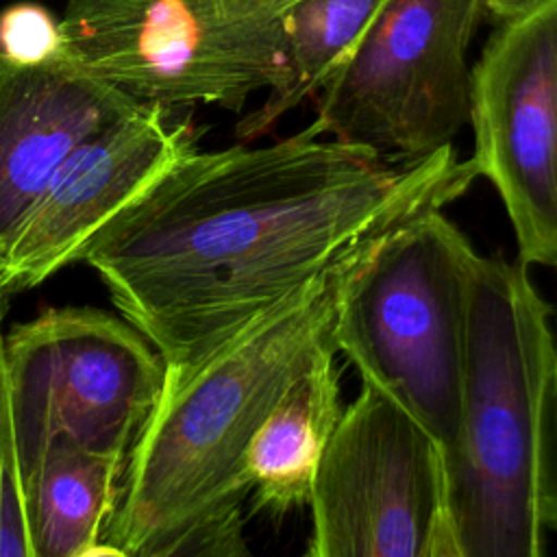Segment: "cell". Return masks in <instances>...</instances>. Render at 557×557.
I'll use <instances>...</instances> for the list:
<instances>
[{
    "label": "cell",
    "mask_w": 557,
    "mask_h": 557,
    "mask_svg": "<svg viewBox=\"0 0 557 557\" xmlns=\"http://www.w3.org/2000/svg\"><path fill=\"white\" fill-rule=\"evenodd\" d=\"M476 178L453 146L385 161L309 128L255 148H196L109 220L81 261L165 372L181 374Z\"/></svg>",
    "instance_id": "1"
},
{
    "label": "cell",
    "mask_w": 557,
    "mask_h": 557,
    "mask_svg": "<svg viewBox=\"0 0 557 557\" xmlns=\"http://www.w3.org/2000/svg\"><path fill=\"white\" fill-rule=\"evenodd\" d=\"M366 246L200 366L165 372L126 455L104 542L139 557L218 507L244 500L246 455L259 426L296 379L337 355L339 289Z\"/></svg>",
    "instance_id": "2"
},
{
    "label": "cell",
    "mask_w": 557,
    "mask_h": 557,
    "mask_svg": "<svg viewBox=\"0 0 557 557\" xmlns=\"http://www.w3.org/2000/svg\"><path fill=\"white\" fill-rule=\"evenodd\" d=\"M550 357V307L529 265L476 252L457 440L442 459L444 511L461 557H544L540 442Z\"/></svg>",
    "instance_id": "3"
},
{
    "label": "cell",
    "mask_w": 557,
    "mask_h": 557,
    "mask_svg": "<svg viewBox=\"0 0 557 557\" xmlns=\"http://www.w3.org/2000/svg\"><path fill=\"white\" fill-rule=\"evenodd\" d=\"M476 257L444 209L411 215L350 263L335 309V348L361 383L400 407L446 459L457 440Z\"/></svg>",
    "instance_id": "4"
},
{
    "label": "cell",
    "mask_w": 557,
    "mask_h": 557,
    "mask_svg": "<svg viewBox=\"0 0 557 557\" xmlns=\"http://www.w3.org/2000/svg\"><path fill=\"white\" fill-rule=\"evenodd\" d=\"M294 0H65L63 54L131 100L242 111L289 85Z\"/></svg>",
    "instance_id": "5"
},
{
    "label": "cell",
    "mask_w": 557,
    "mask_h": 557,
    "mask_svg": "<svg viewBox=\"0 0 557 557\" xmlns=\"http://www.w3.org/2000/svg\"><path fill=\"white\" fill-rule=\"evenodd\" d=\"M4 363L22 479L57 444L126 461L165 376L131 322L94 307L44 309L13 326Z\"/></svg>",
    "instance_id": "6"
},
{
    "label": "cell",
    "mask_w": 557,
    "mask_h": 557,
    "mask_svg": "<svg viewBox=\"0 0 557 557\" xmlns=\"http://www.w3.org/2000/svg\"><path fill=\"white\" fill-rule=\"evenodd\" d=\"M479 0H387L307 126L385 161H420L470 122L468 50Z\"/></svg>",
    "instance_id": "7"
},
{
    "label": "cell",
    "mask_w": 557,
    "mask_h": 557,
    "mask_svg": "<svg viewBox=\"0 0 557 557\" xmlns=\"http://www.w3.org/2000/svg\"><path fill=\"white\" fill-rule=\"evenodd\" d=\"M307 557H426L444 509L435 442L361 385L322 455Z\"/></svg>",
    "instance_id": "8"
},
{
    "label": "cell",
    "mask_w": 557,
    "mask_h": 557,
    "mask_svg": "<svg viewBox=\"0 0 557 557\" xmlns=\"http://www.w3.org/2000/svg\"><path fill=\"white\" fill-rule=\"evenodd\" d=\"M472 165L509 218L518 259L557 270V0L500 22L472 67Z\"/></svg>",
    "instance_id": "9"
},
{
    "label": "cell",
    "mask_w": 557,
    "mask_h": 557,
    "mask_svg": "<svg viewBox=\"0 0 557 557\" xmlns=\"http://www.w3.org/2000/svg\"><path fill=\"white\" fill-rule=\"evenodd\" d=\"M189 122L141 107L83 144L52 178L0 259V289L15 294L81 261L89 242L181 157L196 150Z\"/></svg>",
    "instance_id": "10"
},
{
    "label": "cell",
    "mask_w": 557,
    "mask_h": 557,
    "mask_svg": "<svg viewBox=\"0 0 557 557\" xmlns=\"http://www.w3.org/2000/svg\"><path fill=\"white\" fill-rule=\"evenodd\" d=\"M141 107L63 52L35 65L0 59V259L67 159Z\"/></svg>",
    "instance_id": "11"
},
{
    "label": "cell",
    "mask_w": 557,
    "mask_h": 557,
    "mask_svg": "<svg viewBox=\"0 0 557 557\" xmlns=\"http://www.w3.org/2000/svg\"><path fill=\"white\" fill-rule=\"evenodd\" d=\"M344 416L335 355L315 361L281 396L246 455L255 509L272 518L309 505L322 455Z\"/></svg>",
    "instance_id": "12"
},
{
    "label": "cell",
    "mask_w": 557,
    "mask_h": 557,
    "mask_svg": "<svg viewBox=\"0 0 557 557\" xmlns=\"http://www.w3.org/2000/svg\"><path fill=\"white\" fill-rule=\"evenodd\" d=\"M124 461L70 444L48 448L22 479L33 557H76L115 507Z\"/></svg>",
    "instance_id": "13"
},
{
    "label": "cell",
    "mask_w": 557,
    "mask_h": 557,
    "mask_svg": "<svg viewBox=\"0 0 557 557\" xmlns=\"http://www.w3.org/2000/svg\"><path fill=\"white\" fill-rule=\"evenodd\" d=\"M387 0H294L285 13L289 85L248 113L237 135L257 139L320 89L348 61Z\"/></svg>",
    "instance_id": "14"
},
{
    "label": "cell",
    "mask_w": 557,
    "mask_h": 557,
    "mask_svg": "<svg viewBox=\"0 0 557 557\" xmlns=\"http://www.w3.org/2000/svg\"><path fill=\"white\" fill-rule=\"evenodd\" d=\"M7 305L9 294L0 289V557H33L4 363Z\"/></svg>",
    "instance_id": "15"
},
{
    "label": "cell",
    "mask_w": 557,
    "mask_h": 557,
    "mask_svg": "<svg viewBox=\"0 0 557 557\" xmlns=\"http://www.w3.org/2000/svg\"><path fill=\"white\" fill-rule=\"evenodd\" d=\"M139 557H252L244 535L242 503H228Z\"/></svg>",
    "instance_id": "16"
},
{
    "label": "cell",
    "mask_w": 557,
    "mask_h": 557,
    "mask_svg": "<svg viewBox=\"0 0 557 557\" xmlns=\"http://www.w3.org/2000/svg\"><path fill=\"white\" fill-rule=\"evenodd\" d=\"M61 52V26L48 9L35 2H15L0 11V59L35 65Z\"/></svg>",
    "instance_id": "17"
},
{
    "label": "cell",
    "mask_w": 557,
    "mask_h": 557,
    "mask_svg": "<svg viewBox=\"0 0 557 557\" xmlns=\"http://www.w3.org/2000/svg\"><path fill=\"white\" fill-rule=\"evenodd\" d=\"M540 505L544 527L557 533V309L553 326V357L542 413L540 442Z\"/></svg>",
    "instance_id": "18"
},
{
    "label": "cell",
    "mask_w": 557,
    "mask_h": 557,
    "mask_svg": "<svg viewBox=\"0 0 557 557\" xmlns=\"http://www.w3.org/2000/svg\"><path fill=\"white\" fill-rule=\"evenodd\" d=\"M479 2H481V11L494 15L500 22H507L535 9L544 0H479Z\"/></svg>",
    "instance_id": "19"
},
{
    "label": "cell",
    "mask_w": 557,
    "mask_h": 557,
    "mask_svg": "<svg viewBox=\"0 0 557 557\" xmlns=\"http://www.w3.org/2000/svg\"><path fill=\"white\" fill-rule=\"evenodd\" d=\"M426 557H461L459 550H457V544H455V537L450 533V524H448V518H446V511L442 509L440 518H437V524H435V533H433V540H431V548H429V555Z\"/></svg>",
    "instance_id": "20"
},
{
    "label": "cell",
    "mask_w": 557,
    "mask_h": 557,
    "mask_svg": "<svg viewBox=\"0 0 557 557\" xmlns=\"http://www.w3.org/2000/svg\"><path fill=\"white\" fill-rule=\"evenodd\" d=\"M76 557H131L126 550L117 548L115 544L109 542H94L87 548H83Z\"/></svg>",
    "instance_id": "21"
}]
</instances>
